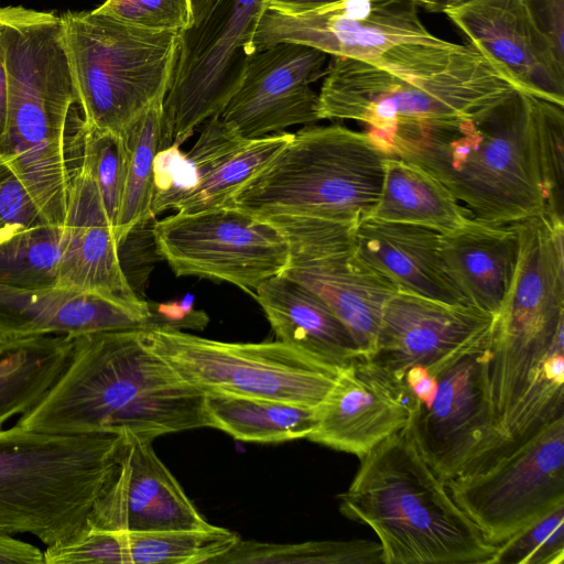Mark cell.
I'll return each instance as SVG.
<instances>
[{
    "mask_svg": "<svg viewBox=\"0 0 564 564\" xmlns=\"http://www.w3.org/2000/svg\"><path fill=\"white\" fill-rule=\"evenodd\" d=\"M545 101L514 91L478 111L400 127L371 141L384 156L430 172L474 218L509 225L546 214Z\"/></svg>",
    "mask_w": 564,
    "mask_h": 564,
    "instance_id": "1",
    "label": "cell"
},
{
    "mask_svg": "<svg viewBox=\"0 0 564 564\" xmlns=\"http://www.w3.org/2000/svg\"><path fill=\"white\" fill-rule=\"evenodd\" d=\"M68 365L19 426L56 434L131 432L154 441L209 427L205 393L149 348L140 329L73 337Z\"/></svg>",
    "mask_w": 564,
    "mask_h": 564,
    "instance_id": "2",
    "label": "cell"
},
{
    "mask_svg": "<svg viewBox=\"0 0 564 564\" xmlns=\"http://www.w3.org/2000/svg\"><path fill=\"white\" fill-rule=\"evenodd\" d=\"M514 91L470 44L431 35L371 59L333 56L318 94L322 119L361 122L375 140L397 128L471 113Z\"/></svg>",
    "mask_w": 564,
    "mask_h": 564,
    "instance_id": "3",
    "label": "cell"
},
{
    "mask_svg": "<svg viewBox=\"0 0 564 564\" xmlns=\"http://www.w3.org/2000/svg\"><path fill=\"white\" fill-rule=\"evenodd\" d=\"M0 44L9 85L0 159L47 220L63 227L76 96L61 17L22 6L0 7Z\"/></svg>",
    "mask_w": 564,
    "mask_h": 564,
    "instance_id": "4",
    "label": "cell"
},
{
    "mask_svg": "<svg viewBox=\"0 0 564 564\" xmlns=\"http://www.w3.org/2000/svg\"><path fill=\"white\" fill-rule=\"evenodd\" d=\"M337 499L375 532L383 564H491L496 554L426 463L412 420L360 458Z\"/></svg>",
    "mask_w": 564,
    "mask_h": 564,
    "instance_id": "5",
    "label": "cell"
},
{
    "mask_svg": "<svg viewBox=\"0 0 564 564\" xmlns=\"http://www.w3.org/2000/svg\"><path fill=\"white\" fill-rule=\"evenodd\" d=\"M123 433L0 429V531L46 546L74 539L112 479Z\"/></svg>",
    "mask_w": 564,
    "mask_h": 564,
    "instance_id": "6",
    "label": "cell"
},
{
    "mask_svg": "<svg viewBox=\"0 0 564 564\" xmlns=\"http://www.w3.org/2000/svg\"><path fill=\"white\" fill-rule=\"evenodd\" d=\"M384 159L364 131L310 126L293 133L226 206L263 218L357 224L378 202Z\"/></svg>",
    "mask_w": 564,
    "mask_h": 564,
    "instance_id": "7",
    "label": "cell"
},
{
    "mask_svg": "<svg viewBox=\"0 0 564 564\" xmlns=\"http://www.w3.org/2000/svg\"><path fill=\"white\" fill-rule=\"evenodd\" d=\"M59 17L85 124L120 134L165 97L181 32L140 29L95 10Z\"/></svg>",
    "mask_w": 564,
    "mask_h": 564,
    "instance_id": "8",
    "label": "cell"
},
{
    "mask_svg": "<svg viewBox=\"0 0 564 564\" xmlns=\"http://www.w3.org/2000/svg\"><path fill=\"white\" fill-rule=\"evenodd\" d=\"M140 333L149 348L204 393L317 406L339 370L281 340L228 343L158 326L141 328Z\"/></svg>",
    "mask_w": 564,
    "mask_h": 564,
    "instance_id": "9",
    "label": "cell"
},
{
    "mask_svg": "<svg viewBox=\"0 0 564 564\" xmlns=\"http://www.w3.org/2000/svg\"><path fill=\"white\" fill-rule=\"evenodd\" d=\"M267 6L268 0H208L181 32L163 100L160 151L180 147L199 124L218 115L238 89Z\"/></svg>",
    "mask_w": 564,
    "mask_h": 564,
    "instance_id": "10",
    "label": "cell"
},
{
    "mask_svg": "<svg viewBox=\"0 0 564 564\" xmlns=\"http://www.w3.org/2000/svg\"><path fill=\"white\" fill-rule=\"evenodd\" d=\"M445 484L485 540L498 546L564 505V416L544 424L486 467Z\"/></svg>",
    "mask_w": 564,
    "mask_h": 564,
    "instance_id": "11",
    "label": "cell"
},
{
    "mask_svg": "<svg viewBox=\"0 0 564 564\" xmlns=\"http://www.w3.org/2000/svg\"><path fill=\"white\" fill-rule=\"evenodd\" d=\"M268 219L289 242L288 263L281 274L323 300L350 330L364 358H370L383 305L398 290L359 253L356 224L304 217Z\"/></svg>",
    "mask_w": 564,
    "mask_h": 564,
    "instance_id": "12",
    "label": "cell"
},
{
    "mask_svg": "<svg viewBox=\"0 0 564 564\" xmlns=\"http://www.w3.org/2000/svg\"><path fill=\"white\" fill-rule=\"evenodd\" d=\"M159 252L175 275L256 290L288 263L289 242L270 219L234 206L155 220Z\"/></svg>",
    "mask_w": 564,
    "mask_h": 564,
    "instance_id": "13",
    "label": "cell"
},
{
    "mask_svg": "<svg viewBox=\"0 0 564 564\" xmlns=\"http://www.w3.org/2000/svg\"><path fill=\"white\" fill-rule=\"evenodd\" d=\"M486 349L465 356L442 372L432 404L423 408L417 403L412 417L417 445L444 481L479 470L512 448L491 413Z\"/></svg>",
    "mask_w": 564,
    "mask_h": 564,
    "instance_id": "14",
    "label": "cell"
},
{
    "mask_svg": "<svg viewBox=\"0 0 564 564\" xmlns=\"http://www.w3.org/2000/svg\"><path fill=\"white\" fill-rule=\"evenodd\" d=\"M431 35L413 0H339L302 12L265 8L252 46L256 53L292 42L332 56L371 59L400 43Z\"/></svg>",
    "mask_w": 564,
    "mask_h": 564,
    "instance_id": "15",
    "label": "cell"
},
{
    "mask_svg": "<svg viewBox=\"0 0 564 564\" xmlns=\"http://www.w3.org/2000/svg\"><path fill=\"white\" fill-rule=\"evenodd\" d=\"M494 315L471 305L448 304L397 291L384 303L371 362L403 380L421 366L438 377L487 346Z\"/></svg>",
    "mask_w": 564,
    "mask_h": 564,
    "instance_id": "16",
    "label": "cell"
},
{
    "mask_svg": "<svg viewBox=\"0 0 564 564\" xmlns=\"http://www.w3.org/2000/svg\"><path fill=\"white\" fill-rule=\"evenodd\" d=\"M327 54L308 45L279 42L248 61L238 89L218 113L241 139H259L319 120L311 85L326 73Z\"/></svg>",
    "mask_w": 564,
    "mask_h": 564,
    "instance_id": "17",
    "label": "cell"
},
{
    "mask_svg": "<svg viewBox=\"0 0 564 564\" xmlns=\"http://www.w3.org/2000/svg\"><path fill=\"white\" fill-rule=\"evenodd\" d=\"M445 14L519 91L564 106V61L525 0H471Z\"/></svg>",
    "mask_w": 564,
    "mask_h": 564,
    "instance_id": "18",
    "label": "cell"
},
{
    "mask_svg": "<svg viewBox=\"0 0 564 564\" xmlns=\"http://www.w3.org/2000/svg\"><path fill=\"white\" fill-rule=\"evenodd\" d=\"M416 404L403 380L359 358L339 368L333 387L316 406L317 425L307 440L360 459L405 427Z\"/></svg>",
    "mask_w": 564,
    "mask_h": 564,
    "instance_id": "19",
    "label": "cell"
},
{
    "mask_svg": "<svg viewBox=\"0 0 564 564\" xmlns=\"http://www.w3.org/2000/svg\"><path fill=\"white\" fill-rule=\"evenodd\" d=\"M152 442L123 432L116 473L96 501L89 524L123 532L210 525L159 458Z\"/></svg>",
    "mask_w": 564,
    "mask_h": 564,
    "instance_id": "20",
    "label": "cell"
},
{
    "mask_svg": "<svg viewBox=\"0 0 564 564\" xmlns=\"http://www.w3.org/2000/svg\"><path fill=\"white\" fill-rule=\"evenodd\" d=\"M69 192L62 227L58 284L148 306L121 272L113 226L97 186L82 160L80 128L68 152Z\"/></svg>",
    "mask_w": 564,
    "mask_h": 564,
    "instance_id": "21",
    "label": "cell"
},
{
    "mask_svg": "<svg viewBox=\"0 0 564 564\" xmlns=\"http://www.w3.org/2000/svg\"><path fill=\"white\" fill-rule=\"evenodd\" d=\"M150 306L61 285L17 289L0 284V338L85 334L150 327Z\"/></svg>",
    "mask_w": 564,
    "mask_h": 564,
    "instance_id": "22",
    "label": "cell"
},
{
    "mask_svg": "<svg viewBox=\"0 0 564 564\" xmlns=\"http://www.w3.org/2000/svg\"><path fill=\"white\" fill-rule=\"evenodd\" d=\"M354 237L361 257L398 291L469 305L446 271L441 232L366 217L355 225Z\"/></svg>",
    "mask_w": 564,
    "mask_h": 564,
    "instance_id": "23",
    "label": "cell"
},
{
    "mask_svg": "<svg viewBox=\"0 0 564 564\" xmlns=\"http://www.w3.org/2000/svg\"><path fill=\"white\" fill-rule=\"evenodd\" d=\"M253 296L278 340L333 368L364 358L352 334L314 292L276 274L263 281Z\"/></svg>",
    "mask_w": 564,
    "mask_h": 564,
    "instance_id": "24",
    "label": "cell"
},
{
    "mask_svg": "<svg viewBox=\"0 0 564 564\" xmlns=\"http://www.w3.org/2000/svg\"><path fill=\"white\" fill-rule=\"evenodd\" d=\"M206 121L198 140L185 153L196 188L175 207L176 213L191 214L226 206L293 137V133L279 132L247 140L229 131L219 115Z\"/></svg>",
    "mask_w": 564,
    "mask_h": 564,
    "instance_id": "25",
    "label": "cell"
},
{
    "mask_svg": "<svg viewBox=\"0 0 564 564\" xmlns=\"http://www.w3.org/2000/svg\"><path fill=\"white\" fill-rule=\"evenodd\" d=\"M518 250L512 224L471 217L462 227L441 234V253L449 278L469 305L494 316L511 280Z\"/></svg>",
    "mask_w": 564,
    "mask_h": 564,
    "instance_id": "26",
    "label": "cell"
},
{
    "mask_svg": "<svg viewBox=\"0 0 564 564\" xmlns=\"http://www.w3.org/2000/svg\"><path fill=\"white\" fill-rule=\"evenodd\" d=\"M380 196L368 217L417 225L441 234L465 225L471 213L435 176L400 158L386 156Z\"/></svg>",
    "mask_w": 564,
    "mask_h": 564,
    "instance_id": "27",
    "label": "cell"
},
{
    "mask_svg": "<svg viewBox=\"0 0 564 564\" xmlns=\"http://www.w3.org/2000/svg\"><path fill=\"white\" fill-rule=\"evenodd\" d=\"M73 339L47 335L0 338V429L33 409L68 365Z\"/></svg>",
    "mask_w": 564,
    "mask_h": 564,
    "instance_id": "28",
    "label": "cell"
},
{
    "mask_svg": "<svg viewBox=\"0 0 564 564\" xmlns=\"http://www.w3.org/2000/svg\"><path fill=\"white\" fill-rule=\"evenodd\" d=\"M209 427L251 443L307 438L317 425L316 406L221 392L205 393Z\"/></svg>",
    "mask_w": 564,
    "mask_h": 564,
    "instance_id": "29",
    "label": "cell"
},
{
    "mask_svg": "<svg viewBox=\"0 0 564 564\" xmlns=\"http://www.w3.org/2000/svg\"><path fill=\"white\" fill-rule=\"evenodd\" d=\"M163 100H156L120 133L124 149V183L115 227L116 242L134 224L151 216L154 159L160 151Z\"/></svg>",
    "mask_w": 564,
    "mask_h": 564,
    "instance_id": "30",
    "label": "cell"
},
{
    "mask_svg": "<svg viewBox=\"0 0 564 564\" xmlns=\"http://www.w3.org/2000/svg\"><path fill=\"white\" fill-rule=\"evenodd\" d=\"M126 535L130 564H214L240 540L236 532L214 524Z\"/></svg>",
    "mask_w": 564,
    "mask_h": 564,
    "instance_id": "31",
    "label": "cell"
},
{
    "mask_svg": "<svg viewBox=\"0 0 564 564\" xmlns=\"http://www.w3.org/2000/svg\"><path fill=\"white\" fill-rule=\"evenodd\" d=\"M62 227L46 224L0 238V284L37 289L58 284Z\"/></svg>",
    "mask_w": 564,
    "mask_h": 564,
    "instance_id": "32",
    "label": "cell"
},
{
    "mask_svg": "<svg viewBox=\"0 0 564 564\" xmlns=\"http://www.w3.org/2000/svg\"><path fill=\"white\" fill-rule=\"evenodd\" d=\"M225 563L383 564L380 543L371 540L273 544L241 539L214 564Z\"/></svg>",
    "mask_w": 564,
    "mask_h": 564,
    "instance_id": "33",
    "label": "cell"
},
{
    "mask_svg": "<svg viewBox=\"0 0 564 564\" xmlns=\"http://www.w3.org/2000/svg\"><path fill=\"white\" fill-rule=\"evenodd\" d=\"M82 160L101 197L113 230L124 183V149L120 134L80 126Z\"/></svg>",
    "mask_w": 564,
    "mask_h": 564,
    "instance_id": "34",
    "label": "cell"
},
{
    "mask_svg": "<svg viewBox=\"0 0 564 564\" xmlns=\"http://www.w3.org/2000/svg\"><path fill=\"white\" fill-rule=\"evenodd\" d=\"M564 505L535 519L497 546L491 564H563Z\"/></svg>",
    "mask_w": 564,
    "mask_h": 564,
    "instance_id": "35",
    "label": "cell"
},
{
    "mask_svg": "<svg viewBox=\"0 0 564 564\" xmlns=\"http://www.w3.org/2000/svg\"><path fill=\"white\" fill-rule=\"evenodd\" d=\"M43 562L44 564H130L126 532L101 529L87 523V527L74 539L46 546L43 552Z\"/></svg>",
    "mask_w": 564,
    "mask_h": 564,
    "instance_id": "36",
    "label": "cell"
},
{
    "mask_svg": "<svg viewBox=\"0 0 564 564\" xmlns=\"http://www.w3.org/2000/svg\"><path fill=\"white\" fill-rule=\"evenodd\" d=\"M94 10L151 31L183 32L193 22L191 0H106Z\"/></svg>",
    "mask_w": 564,
    "mask_h": 564,
    "instance_id": "37",
    "label": "cell"
},
{
    "mask_svg": "<svg viewBox=\"0 0 564 564\" xmlns=\"http://www.w3.org/2000/svg\"><path fill=\"white\" fill-rule=\"evenodd\" d=\"M155 220L153 216L139 220L117 241L121 272L130 290L142 301H148L144 291L151 271L163 261L154 235Z\"/></svg>",
    "mask_w": 564,
    "mask_h": 564,
    "instance_id": "38",
    "label": "cell"
},
{
    "mask_svg": "<svg viewBox=\"0 0 564 564\" xmlns=\"http://www.w3.org/2000/svg\"><path fill=\"white\" fill-rule=\"evenodd\" d=\"M51 224L30 192L0 159V238Z\"/></svg>",
    "mask_w": 564,
    "mask_h": 564,
    "instance_id": "39",
    "label": "cell"
},
{
    "mask_svg": "<svg viewBox=\"0 0 564 564\" xmlns=\"http://www.w3.org/2000/svg\"><path fill=\"white\" fill-rule=\"evenodd\" d=\"M528 10L543 35L564 61V0H525Z\"/></svg>",
    "mask_w": 564,
    "mask_h": 564,
    "instance_id": "40",
    "label": "cell"
},
{
    "mask_svg": "<svg viewBox=\"0 0 564 564\" xmlns=\"http://www.w3.org/2000/svg\"><path fill=\"white\" fill-rule=\"evenodd\" d=\"M151 311V325L174 329L193 328L203 329L208 323V316L203 311H195L192 297L170 303L149 302Z\"/></svg>",
    "mask_w": 564,
    "mask_h": 564,
    "instance_id": "41",
    "label": "cell"
},
{
    "mask_svg": "<svg viewBox=\"0 0 564 564\" xmlns=\"http://www.w3.org/2000/svg\"><path fill=\"white\" fill-rule=\"evenodd\" d=\"M0 563L44 564L43 551L14 535L0 531Z\"/></svg>",
    "mask_w": 564,
    "mask_h": 564,
    "instance_id": "42",
    "label": "cell"
},
{
    "mask_svg": "<svg viewBox=\"0 0 564 564\" xmlns=\"http://www.w3.org/2000/svg\"><path fill=\"white\" fill-rule=\"evenodd\" d=\"M403 381L421 406L429 408L432 404L437 391V377L415 366L404 373Z\"/></svg>",
    "mask_w": 564,
    "mask_h": 564,
    "instance_id": "43",
    "label": "cell"
},
{
    "mask_svg": "<svg viewBox=\"0 0 564 564\" xmlns=\"http://www.w3.org/2000/svg\"><path fill=\"white\" fill-rule=\"evenodd\" d=\"M9 85L2 47L0 44V143L4 138L8 124Z\"/></svg>",
    "mask_w": 564,
    "mask_h": 564,
    "instance_id": "44",
    "label": "cell"
},
{
    "mask_svg": "<svg viewBox=\"0 0 564 564\" xmlns=\"http://www.w3.org/2000/svg\"><path fill=\"white\" fill-rule=\"evenodd\" d=\"M337 1L339 0H268L267 8L284 12H302Z\"/></svg>",
    "mask_w": 564,
    "mask_h": 564,
    "instance_id": "45",
    "label": "cell"
},
{
    "mask_svg": "<svg viewBox=\"0 0 564 564\" xmlns=\"http://www.w3.org/2000/svg\"><path fill=\"white\" fill-rule=\"evenodd\" d=\"M417 8H423L430 12L445 13L448 10L458 8L471 0H413Z\"/></svg>",
    "mask_w": 564,
    "mask_h": 564,
    "instance_id": "46",
    "label": "cell"
},
{
    "mask_svg": "<svg viewBox=\"0 0 564 564\" xmlns=\"http://www.w3.org/2000/svg\"><path fill=\"white\" fill-rule=\"evenodd\" d=\"M207 1L208 0H191L192 10H193V20L202 12V10L204 9Z\"/></svg>",
    "mask_w": 564,
    "mask_h": 564,
    "instance_id": "47",
    "label": "cell"
}]
</instances>
